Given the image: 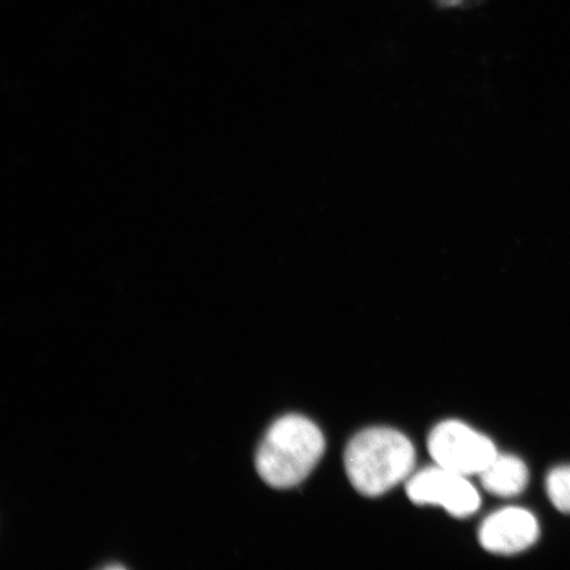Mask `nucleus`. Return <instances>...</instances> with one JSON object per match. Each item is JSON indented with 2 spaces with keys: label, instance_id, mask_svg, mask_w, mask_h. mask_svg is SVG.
Masks as SVG:
<instances>
[{
  "label": "nucleus",
  "instance_id": "7",
  "mask_svg": "<svg viewBox=\"0 0 570 570\" xmlns=\"http://www.w3.org/2000/svg\"><path fill=\"white\" fill-rule=\"evenodd\" d=\"M547 493L562 514H570V466H559L547 476Z\"/></svg>",
  "mask_w": 570,
  "mask_h": 570
},
{
  "label": "nucleus",
  "instance_id": "8",
  "mask_svg": "<svg viewBox=\"0 0 570 570\" xmlns=\"http://www.w3.org/2000/svg\"><path fill=\"white\" fill-rule=\"evenodd\" d=\"M438 4L441 7H445V9H449V7H458L461 3H463V0H436Z\"/></svg>",
  "mask_w": 570,
  "mask_h": 570
},
{
  "label": "nucleus",
  "instance_id": "4",
  "mask_svg": "<svg viewBox=\"0 0 570 570\" xmlns=\"http://www.w3.org/2000/svg\"><path fill=\"white\" fill-rule=\"evenodd\" d=\"M405 491L411 502L441 505L449 514L458 518L475 514L481 505L479 491L465 475L439 465L410 476Z\"/></svg>",
  "mask_w": 570,
  "mask_h": 570
},
{
  "label": "nucleus",
  "instance_id": "1",
  "mask_svg": "<svg viewBox=\"0 0 570 570\" xmlns=\"http://www.w3.org/2000/svg\"><path fill=\"white\" fill-rule=\"evenodd\" d=\"M325 452V439L309 419L287 415L271 425L256 453L261 479L275 489L302 483Z\"/></svg>",
  "mask_w": 570,
  "mask_h": 570
},
{
  "label": "nucleus",
  "instance_id": "6",
  "mask_svg": "<svg viewBox=\"0 0 570 570\" xmlns=\"http://www.w3.org/2000/svg\"><path fill=\"white\" fill-rule=\"evenodd\" d=\"M484 490L490 494L511 498L522 494L529 483V469L514 455L498 454L480 474Z\"/></svg>",
  "mask_w": 570,
  "mask_h": 570
},
{
  "label": "nucleus",
  "instance_id": "9",
  "mask_svg": "<svg viewBox=\"0 0 570 570\" xmlns=\"http://www.w3.org/2000/svg\"><path fill=\"white\" fill-rule=\"evenodd\" d=\"M105 569H124V567H120V566H110V567H106Z\"/></svg>",
  "mask_w": 570,
  "mask_h": 570
},
{
  "label": "nucleus",
  "instance_id": "5",
  "mask_svg": "<svg viewBox=\"0 0 570 570\" xmlns=\"http://www.w3.org/2000/svg\"><path fill=\"white\" fill-rule=\"evenodd\" d=\"M539 523L530 511L503 509L490 515L481 525L479 538L484 550L495 554H517L537 543Z\"/></svg>",
  "mask_w": 570,
  "mask_h": 570
},
{
  "label": "nucleus",
  "instance_id": "2",
  "mask_svg": "<svg viewBox=\"0 0 570 570\" xmlns=\"http://www.w3.org/2000/svg\"><path fill=\"white\" fill-rule=\"evenodd\" d=\"M415 459V448L403 433L391 428H370L348 443L345 469L358 493L380 497L409 479Z\"/></svg>",
  "mask_w": 570,
  "mask_h": 570
},
{
  "label": "nucleus",
  "instance_id": "3",
  "mask_svg": "<svg viewBox=\"0 0 570 570\" xmlns=\"http://www.w3.org/2000/svg\"><path fill=\"white\" fill-rule=\"evenodd\" d=\"M428 451L439 466L465 476L480 475L498 455L493 441L454 420L434 428Z\"/></svg>",
  "mask_w": 570,
  "mask_h": 570
}]
</instances>
